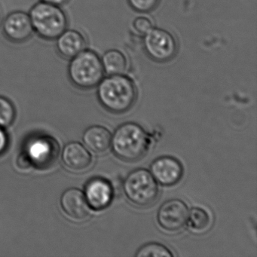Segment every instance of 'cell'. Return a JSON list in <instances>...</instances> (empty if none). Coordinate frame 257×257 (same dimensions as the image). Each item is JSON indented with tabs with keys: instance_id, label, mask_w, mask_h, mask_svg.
<instances>
[{
	"instance_id": "obj_1",
	"label": "cell",
	"mask_w": 257,
	"mask_h": 257,
	"mask_svg": "<svg viewBox=\"0 0 257 257\" xmlns=\"http://www.w3.org/2000/svg\"><path fill=\"white\" fill-rule=\"evenodd\" d=\"M97 87L99 102L112 113H125L136 103V85L133 79L125 74L107 75Z\"/></svg>"
},
{
	"instance_id": "obj_2",
	"label": "cell",
	"mask_w": 257,
	"mask_h": 257,
	"mask_svg": "<svg viewBox=\"0 0 257 257\" xmlns=\"http://www.w3.org/2000/svg\"><path fill=\"white\" fill-rule=\"evenodd\" d=\"M151 137L135 122H126L118 126L111 138V148L114 155L126 162H136L145 157L151 146Z\"/></svg>"
},
{
	"instance_id": "obj_3",
	"label": "cell",
	"mask_w": 257,
	"mask_h": 257,
	"mask_svg": "<svg viewBox=\"0 0 257 257\" xmlns=\"http://www.w3.org/2000/svg\"><path fill=\"white\" fill-rule=\"evenodd\" d=\"M69 61L68 77L76 88L92 89L104 77L101 58L95 51L85 49Z\"/></svg>"
},
{
	"instance_id": "obj_4",
	"label": "cell",
	"mask_w": 257,
	"mask_h": 257,
	"mask_svg": "<svg viewBox=\"0 0 257 257\" xmlns=\"http://www.w3.org/2000/svg\"><path fill=\"white\" fill-rule=\"evenodd\" d=\"M34 34L43 40H55L68 28V19L61 7L40 2L30 10Z\"/></svg>"
},
{
	"instance_id": "obj_5",
	"label": "cell",
	"mask_w": 257,
	"mask_h": 257,
	"mask_svg": "<svg viewBox=\"0 0 257 257\" xmlns=\"http://www.w3.org/2000/svg\"><path fill=\"white\" fill-rule=\"evenodd\" d=\"M123 191L127 199L134 205L148 207L159 196V187L156 179L144 168L131 171L123 182Z\"/></svg>"
},
{
	"instance_id": "obj_6",
	"label": "cell",
	"mask_w": 257,
	"mask_h": 257,
	"mask_svg": "<svg viewBox=\"0 0 257 257\" xmlns=\"http://www.w3.org/2000/svg\"><path fill=\"white\" fill-rule=\"evenodd\" d=\"M143 48L148 58L159 64L172 61L178 52V43L174 34L155 27L143 37Z\"/></svg>"
},
{
	"instance_id": "obj_7",
	"label": "cell",
	"mask_w": 257,
	"mask_h": 257,
	"mask_svg": "<svg viewBox=\"0 0 257 257\" xmlns=\"http://www.w3.org/2000/svg\"><path fill=\"white\" fill-rule=\"evenodd\" d=\"M23 152L28 156L32 167L39 170H46L56 162L59 146L52 137L37 136L29 139Z\"/></svg>"
},
{
	"instance_id": "obj_8",
	"label": "cell",
	"mask_w": 257,
	"mask_h": 257,
	"mask_svg": "<svg viewBox=\"0 0 257 257\" xmlns=\"http://www.w3.org/2000/svg\"><path fill=\"white\" fill-rule=\"evenodd\" d=\"M188 216L189 208L186 203L180 199H171L159 207L157 221L164 231L177 233L186 226Z\"/></svg>"
},
{
	"instance_id": "obj_9",
	"label": "cell",
	"mask_w": 257,
	"mask_h": 257,
	"mask_svg": "<svg viewBox=\"0 0 257 257\" xmlns=\"http://www.w3.org/2000/svg\"><path fill=\"white\" fill-rule=\"evenodd\" d=\"M0 26L5 38L16 44L26 43L34 34L29 13L21 10L9 13Z\"/></svg>"
},
{
	"instance_id": "obj_10",
	"label": "cell",
	"mask_w": 257,
	"mask_h": 257,
	"mask_svg": "<svg viewBox=\"0 0 257 257\" xmlns=\"http://www.w3.org/2000/svg\"><path fill=\"white\" fill-rule=\"evenodd\" d=\"M150 172L158 183L164 186H173L182 180L184 174L181 162L172 156H162L153 161Z\"/></svg>"
},
{
	"instance_id": "obj_11",
	"label": "cell",
	"mask_w": 257,
	"mask_h": 257,
	"mask_svg": "<svg viewBox=\"0 0 257 257\" xmlns=\"http://www.w3.org/2000/svg\"><path fill=\"white\" fill-rule=\"evenodd\" d=\"M84 195L90 208L94 210H105L113 200V186L106 179L94 177L87 183Z\"/></svg>"
},
{
	"instance_id": "obj_12",
	"label": "cell",
	"mask_w": 257,
	"mask_h": 257,
	"mask_svg": "<svg viewBox=\"0 0 257 257\" xmlns=\"http://www.w3.org/2000/svg\"><path fill=\"white\" fill-rule=\"evenodd\" d=\"M61 205L69 217L79 222L88 219L91 212L84 192L76 188L67 189L62 194Z\"/></svg>"
},
{
	"instance_id": "obj_13",
	"label": "cell",
	"mask_w": 257,
	"mask_h": 257,
	"mask_svg": "<svg viewBox=\"0 0 257 257\" xmlns=\"http://www.w3.org/2000/svg\"><path fill=\"white\" fill-rule=\"evenodd\" d=\"M56 41V50L58 55L64 59L70 61L82 51L87 49L86 37L78 30L66 29Z\"/></svg>"
},
{
	"instance_id": "obj_14",
	"label": "cell",
	"mask_w": 257,
	"mask_h": 257,
	"mask_svg": "<svg viewBox=\"0 0 257 257\" xmlns=\"http://www.w3.org/2000/svg\"><path fill=\"white\" fill-rule=\"evenodd\" d=\"M62 160L66 167L74 171L88 169L92 163V156L80 143L71 142L65 146Z\"/></svg>"
},
{
	"instance_id": "obj_15",
	"label": "cell",
	"mask_w": 257,
	"mask_h": 257,
	"mask_svg": "<svg viewBox=\"0 0 257 257\" xmlns=\"http://www.w3.org/2000/svg\"><path fill=\"white\" fill-rule=\"evenodd\" d=\"M111 135L109 131L103 126L94 125L84 132L82 141L87 148L96 154H103L110 148Z\"/></svg>"
},
{
	"instance_id": "obj_16",
	"label": "cell",
	"mask_w": 257,
	"mask_h": 257,
	"mask_svg": "<svg viewBox=\"0 0 257 257\" xmlns=\"http://www.w3.org/2000/svg\"><path fill=\"white\" fill-rule=\"evenodd\" d=\"M100 58L105 74H125L127 71L128 61L124 52L119 49H109L103 54Z\"/></svg>"
},
{
	"instance_id": "obj_17",
	"label": "cell",
	"mask_w": 257,
	"mask_h": 257,
	"mask_svg": "<svg viewBox=\"0 0 257 257\" xmlns=\"http://www.w3.org/2000/svg\"><path fill=\"white\" fill-rule=\"evenodd\" d=\"M188 227L195 234H203L211 226V216L208 212L201 207H193L189 212Z\"/></svg>"
},
{
	"instance_id": "obj_18",
	"label": "cell",
	"mask_w": 257,
	"mask_h": 257,
	"mask_svg": "<svg viewBox=\"0 0 257 257\" xmlns=\"http://www.w3.org/2000/svg\"><path fill=\"white\" fill-rule=\"evenodd\" d=\"M135 255L138 257H172L174 254L162 243L152 242L140 247Z\"/></svg>"
},
{
	"instance_id": "obj_19",
	"label": "cell",
	"mask_w": 257,
	"mask_h": 257,
	"mask_svg": "<svg viewBox=\"0 0 257 257\" xmlns=\"http://www.w3.org/2000/svg\"><path fill=\"white\" fill-rule=\"evenodd\" d=\"M14 105L7 97L0 96V127L11 125L16 118Z\"/></svg>"
},
{
	"instance_id": "obj_20",
	"label": "cell",
	"mask_w": 257,
	"mask_h": 257,
	"mask_svg": "<svg viewBox=\"0 0 257 257\" xmlns=\"http://www.w3.org/2000/svg\"><path fill=\"white\" fill-rule=\"evenodd\" d=\"M127 2L134 11L146 14L156 10L160 0H127Z\"/></svg>"
},
{
	"instance_id": "obj_21",
	"label": "cell",
	"mask_w": 257,
	"mask_h": 257,
	"mask_svg": "<svg viewBox=\"0 0 257 257\" xmlns=\"http://www.w3.org/2000/svg\"><path fill=\"white\" fill-rule=\"evenodd\" d=\"M132 27L137 34L144 37L154 28V24L153 20L148 16H140L135 18L132 23Z\"/></svg>"
},
{
	"instance_id": "obj_22",
	"label": "cell",
	"mask_w": 257,
	"mask_h": 257,
	"mask_svg": "<svg viewBox=\"0 0 257 257\" xmlns=\"http://www.w3.org/2000/svg\"><path fill=\"white\" fill-rule=\"evenodd\" d=\"M17 165L22 170L29 169L32 167L31 162L24 152H22L17 159Z\"/></svg>"
},
{
	"instance_id": "obj_23",
	"label": "cell",
	"mask_w": 257,
	"mask_h": 257,
	"mask_svg": "<svg viewBox=\"0 0 257 257\" xmlns=\"http://www.w3.org/2000/svg\"><path fill=\"white\" fill-rule=\"evenodd\" d=\"M9 145V138L4 127H0V155L7 150Z\"/></svg>"
},
{
	"instance_id": "obj_24",
	"label": "cell",
	"mask_w": 257,
	"mask_h": 257,
	"mask_svg": "<svg viewBox=\"0 0 257 257\" xmlns=\"http://www.w3.org/2000/svg\"><path fill=\"white\" fill-rule=\"evenodd\" d=\"M40 1L52 4V5L58 6V7H62L67 4L70 0H40Z\"/></svg>"
},
{
	"instance_id": "obj_25",
	"label": "cell",
	"mask_w": 257,
	"mask_h": 257,
	"mask_svg": "<svg viewBox=\"0 0 257 257\" xmlns=\"http://www.w3.org/2000/svg\"><path fill=\"white\" fill-rule=\"evenodd\" d=\"M1 22H2V15H1V11H0V25H1Z\"/></svg>"
}]
</instances>
